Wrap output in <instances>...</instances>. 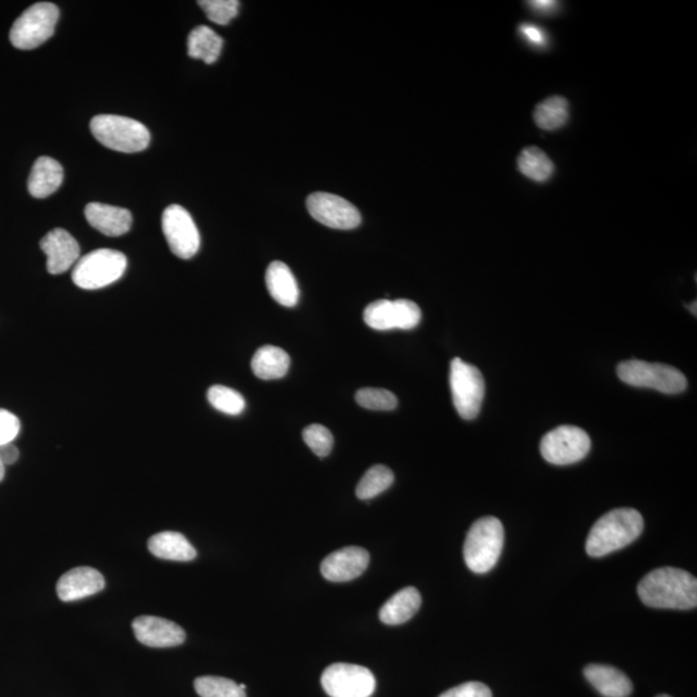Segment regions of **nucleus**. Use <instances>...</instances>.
Masks as SVG:
<instances>
[{
	"mask_svg": "<svg viewBox=\"0 0 697 697\" xmlns=\"http://www.w3.org/2000/svg\"><path fill=\"white\" fill-rule=\"evenodd\" d=\"M638 596L648 607L692 610L697 606V580L681 568H656L638 584Z\"/></svg>",
	"mask_w": 697,
	"mask_h": 697,
	"instance_id": "f257e3e1",
	"label": "nucleus"
},
{
	"mask_svg": "<svg viewBox=\"0 0 697 697\" xmlns=\"http://www.w3.org/2000/svg\"><path fill=\"white\" fill-rule=\"evenodd\" d=\"M643 526L645 522L638 510H611L599 518L590 530L586 540V553L590 557L601 558L623 549L641 536Z\"/></svg>",
	"mask_w": 697,
	"mask_h": 697,
	"instance_id": "f03ea898",
	"label": "nucleus"
},
{
	"mask_svg": "<svg viewBox=\"0 0 697 697\" xmlns=\"http://www.w3.org/2000/svg\"><path fill=\"white\" fill-rule=\"evenodd\" d=\"M504 526L495 517L478 519L470 527L464 544L466 566L475 574H486L499 562L504 548Z\"/></svg>",
	"mask_w": 697,
	"mask_h": 697,
	"instance_id": "7ed1b4c3",
	"label": "nucleus"
},
{
	"mask_svg": "<svg viewBox=\"0 0 697 697\" xmlns=\"http://www.w3.org/2000/svg\"><path fill=\"white\" fill-rule=\"evenodd\" d=\"M91 131L100 144L114 152L139 153L150 144V132L144 124L119 115H97L91 121Z\"/></svg>",
	"mask_w": 697,
	"mask_h": 697,
	"instance_id": "20e7f679",
	"label": "nucleus"
},
{
	"mask_svg": "<svg viewBox=\"0 0 697 697\" xmlns=\"http://www.w3.org/2000/svg\"><path fill=\"white\" fill-rule=\"evenodd\" d=\"M617 376L625 384L664 394H679L687 388L686 376L678 368L663 363L629 359L617 366Z\"/></svg>",
	"mask_w": 697,
	"mask_h": 697,
	"instance_id": "39448f33",
	"label": "nucleus"
},
{
	"mask_svg": "<svg viewBox=\"0 0 697 697\" xmlns=\"http://www.w3.org/2000/svg\"><path fill=\"white\" fill-rule=\"evenodd\" d=\"M127 269V257L122 252L96 250L78 260L73 269V282L83 290H100L123 277Z\"/></svg>",
	"mask_w": 697,
	"mask_h": 697,
	"instance_id": "423d86ee",
	"label": "nucleus"
},
{
	"mask_svg": "<svg viewBox=\"0 0 697 697\" xmlns=\"http://www.w3.org/2000/svg\"><path fill=\"white\" fill-rule=\"evenodd\" d=\"M60 11L53 3H35L13 24L10 39L19 50H34L55 33Z\"/></svg>",
	"mask_w": 697,
	"mask_h": 697,
	"instance_id": "0eeeda50",
	"label": "nucleus"
},
{
	"mask_svg": "<svg viewBox=\"0 0 697 697\" xmlns=\"http://www.w3.org/2000/svg\"><path fill=\"white\" fill-rule=\"evenodd\" d=\"M450 386L457 414L464 420H473L481 412L486 383L482 372L473 364L455 358L451 362Z\"/></svg>",
	"mask_w": 697,
	"mask_h": 697,
	"instance_id": "6e6552de",
	"label": "nucleus"
},
{
	"mask_svg": "<svg viewBox=\"0 0 697 697\" xmlns=\"http://www.w3.org/2000/svg\"><path fill=\"white\" fill-rule=\"evenodd\" d=\"M590 447H592V441L589 434L571 425L553 429L541 439L540 443L541 455L553 465L579 463L589 454Z\"/></svg>",
	"mask_w": 697,
	"mask_h": 697,
	"instance_id": "1a4fd4ad",
	"label": "nucleus"
},
{
	"mask_svg": "<svg viewBox=\"0 0 697 697\" xmlns=\"http://www.w3.org/2000/svg\"><path fill=\"white\" fill-rule=\"evenodd\" d=\"M322 687L331 697H371L376 679L371 670L354 664H334L324 670Z\"/></svg>",
	"mask_w": 697,
	"mask_h": 697,
	"instance_id": "9d476101",
	"label": "nucleus"
},
{
	"mask_svg": "<svg viewBox=\"0 0 697 697\" xmlns=\"http://www.w3.org/2000/svg\"><path fill=\"white\" fill-rule=\"evenodd\" d=\"M421 309L414 301L377 300L364 309L363 319L376 331L412 330L421 322Z\"/></svg>",
	"mask_w": 697,
	"mask_h": 697,
	"instance_id": "9b49d317",
	"label": "nucleus"
},
{
	"mask_svg": "<svg viewBox=\"0 0 697 697\" xmlns=\"http://www.w3.org/2000/svg\"><path fill=\"white\" fill-rule=\"evenodd\" d=\"M162 229L173 255L192 259L201 247V235L193 217L179 204L167 207L162 216Z\"/></svg>",
	"mask_w": 697,
	"mask_h": 697,
	"instance_id": "f8f14e48",
	"label": "nucleus"
},
{
	"mask_svg": "<svg viewBox=\"0 0 697 697\" xmlns=\"http://www.w3.org/2000/svg\"><path fill=\"white\" fill-rule=\"evenodd\" d=\"M306 207L314 220L328 228L352 230L361 225L362 217L357 207L339 195L313 193L306 199Z\"/></svg>",
	"mask_w": 697,
	"mask_h": 697,
	"instance_id": "ddd939ff",
	"label": "nucleus"
},
{
	"mask_svg": "<svg viewBox=\"0 0 697 697\" xmlns=\"http://www.w3.org/2000/svg\"><path fill=\"white\" fill-rule=\"evenodd\" d=\"M370 565V554L359 546H346L323 559L321 572L332 583L357 579Z\"/></svg>",
	"mask_w": 697,
	"mask_h": 697,
	"instance_id": "4468645a",
	"label": "nucleus"
},
{
	"mask_svg": "<svg viewBox=\"0 0 697 697\" xmlns=\"http://www.w3.org/2000/svg\"><path fill=\"white\" fill-rule=\"evenodd\" d=\"M41 248L47 256L48 273L59 275L68 272L81 259V247L64 229H53L44 235Z\"/></svg>",
	"mask_w": 697,
	"mask_h": 697,
	"instance_id": "2eb2a0df",
	"label": "nucleus"
},
{
	"mask_svg": "<svg viewBox=\"0 0 697 697\" xmlns=\"http://www.w3.org/2000/svg\"><path fill=\"white\" fill-rule=\"evenodd\" d=\"M133 632L142 645L167 648L182 645L186 634L179 625L155 616H140L133 621Z\"/></svg>",
	"mask_w": 697,
	"mask_h": 697,
	"instance_id": "dca6fc26",
	"label": "nucleus"
},
{
	"mask_svg": "<svg viewBox=\"0 0 697 697\" xmlns=\"http://www.w3.org/2000/svg\"><path fill=\"white\" fill-rule=\"evenodd\" d=\"M104 588L101 572L92 567H75L60 577L56 592L62 602H74L95 596Z\"/></svg>",
	"mask_w": 697,
	"mask_h": 697,
	"instance_id": "f3484780",
	"label": "nucleus"
},
{
	"mask_svg": "<svg viewBox=\"0 0 697 697\" xmlns=\"http://www.w3.org/2000/svg\"><path fill=\"white\" fill-rule=\"evenodd\" d=\"M84 215L92 228L108 237H121L131 230L132 215L126 208L93 202L87 204Z\"/></svg>",
	"mask_w": 697,
	"mask_h": 697,
	"instance_id": "a211bd4d",
	"label": "nucleus"
},
{
	"mask_svg": "<svg viewBox=\"0 0 697 697\" xmlns=\"http://www.w3.org/2000/svg\"><path fill=\"white\" fill-rule=\"evenodd\" d=\"M584 676L605 697H628L632 694V682L616 668L592 664L584 669Z\"/></svg>",
	"mask_w": 697,
	"mask_h": 697,
	"instance_id": "6ab92c4d",
	"label": "nucleus"
},
{
	"mask_svg": "<svg viewBox=\"0 0 697 697\" xmlns=\"http://www.w3.org/2000/svg\"><path fill=\"white\" fill-rule=\"evenodd\" d=\"M266 287L278 304L292 308L299 303L300 291L291 269L282 261H273L265 274Z\"/></svg>",
	"mask_w": 697,
	"mask_h": 697,
	"instance_id": "aec40b11",
	"label": "nucleus"
},
{
	"mask_svg": "<svg viewBox=\"0 0 697 697\" xmlns=\"http://www.w3.org/2000/svg\"><path fill=\"white\" fill-rule=\"evenodd\" d=\"M64 180V170L59 162L50 157H41L31 168L28 188L34 198L50 197L60 188Z\"/></svg>",
	"mask_w": 697,
	"mask_h": 697,
	"instance_id": "412c9836",
	"label": "nucleus"
},
{
	"mask_svg": "<svg viewBox=\"0 0 697 697\" xmlns=\"http://www.w3.org/2000/svg\"><path fill=\"white\" fill-rule=\"evenodd\" d=\"M421 607V594L414 586L399 590L380 610V620L386 625L407 623Z\"/></svg>",
	"mask_w": 697,
	"mask_h": 697,
	"instance_id": "4be33fe9",
	"label": "nucleus"
},
{
	"mask_svg": "<svg viewBox=\"0 0 697 697\" xmlns=\"http://www.w3.org/2000/svg\"><path fill=\"white\" fill-rule=\"evenodd\" d=\"M150 553L167 561L189 562L197 557V550L179 532L166 531L154 535L148 543Z\"/></svg>",
	"mask_w": 697,
	"mask_h": 697,
	"instance_id": "5701e85b",
	"label": "nucleus"
},
{
	"mask_svg": "<svg viewBox=\"0 0 697 697\" xmlns=\"http://www.w3.org/2000/svg\"><path fill=\"white\" fill-rule=\"evenodd\" d=\"M290 355L278 346L265 345L253 355L252 372L261 380H277L290 370Z\"/></svg>",
	"mask_w": 697,
	"mask_h": 697,
	"instance_id": "b1692460",
	"label": "nucleus"
},
{
	"mask_svg": "<svg viewBox=\"0 0 697 697\" xmlns=\"http://www.w3.org/2000/svg\"><path fill=\"white\" fill-rule=\"evenodd\" d=\"M224 41L208 26H197L188 38V53L192 59L202 60L211 65L216 62L223 51Z\"/></svg>",
	"mask_w": 697,
	"mask_h": 697,
	"instance_id": "393cba45",
	"label": "nucleus"
},
{
	"mask_svg": "<svg viewBox=\"0 0 697 697\" xmlns=\"http://www.w3.org/2000/svg\"><path fill=\"white\" fill-rule=\"evenodd\" d=\"M570 117L565 97L553 96L536 106L534 119L541 130L554 131L565 126Z\"/></svg>",
	"mask_w": 697,
	"mask_h": 697,
	"instance_id": "a878e982",
	"label": "nucleus"
},
{
	"mask_svg": "<svg viewBox=\"0 0 697 697\" xmlns=\"http://www.w3.org/2000/svg\"><path fill=\"white\" fill-rule=\"evenodd\" d=\"M519 171L528 179L544 182L552 177L554 164L548 155L539 148H527L518 158Z\"/></svg>",
	"mask_w": 697,
	"mask_h": 697,
	"instance_id": "bb28decb",
	"label": "nucleus"
},
{
	"mask_svg": "<svg viewBox=\"0 0 697 697\" xmlns=\"http://www.w3.org/2000/svg\"><path fill=\"white\" fill-rule=\"evenodd\" d=\"M393 482L394 474L388 466L375 465L363 475V478L358 483L357 490H355V494L361 500L374 499V497L388 490L393 485Z\"/></svg>",
	"mask_w": 697,
	"mask_h": 697,
	"instance_id": "cd10ccee",
	"label": "nucleus"
},
{
	"mask_svg": "<svg viewBox=\"0 0 697 697\" xmlns=\"http://www.w3.org/2000/svg\"><path fill=\"white\" fill-rule=\"evenodd\" d=\"M208 402L215 410L223 412L225 415H241L246 408V399L237 390L228 386L215 385L208 389Z\"/></svg>",
	"mask_w": 697,
	"mask_h": 697,
	"instance_id": "c85d7f7f",
	"label": "nucleus"
},
{
	"mask_svg": "<svg viewBox=\"0 0 697 697\" xmlns=\"http://www.w3.org/2000/svg\"><path fill=\"white\" fill-rule=\"evenodd\" d=\"M194 687L201 697H247L238 683L228 678L199 677L195 679Z\"/></svg>",
	"mask_w": 697,
	"mask_h": 697,
	"instance_id": "c756f323",
	"label": "nucleus"
},
{
	"mask_svg": "<svg viewBox=\"0 0 697 697\" xmlns=\"http://www.w3.org/2000/svg\"><path fill=\"white\" fill-rule=\"evenodd\" d=\"M358 405L372 411H392L398 406V398L386 389L363 388L355 394Z\"/></svg>",
	"mask_w": 697,
	"mask_h": 697,
	"instance_id": "7c9ffc66",
	"label": "nucleus"
},
{
	"mask_svg": "<svg viewBox=\"0 0 697 697\" xmlns=\"http://www.w3.org/2000/svg\"><path fill=\"white\" fill-rule=\"evenodd\" d=\"M198 4L206 12L208 20L217 25H228L237 17L241 6L238 0H201Z\"/></svg>",
	"mask_w": 697,
	"mask_h": 697,
	"instance_id": "2f4dec72",
	"label": "nucleus"
},
{
	"mask_svg": "<svg viewBox=\"0 0 697 697\" xmlns=\"http://www.w3.org/2000/svg\"><path fill=\"white\" fill-rule=\"evenodd\" d=\"M303 438L306 446L319 457L330 455L334 447V435L323 425H309L304 429Z\"/></svg>",
	"mask_w": 697,
	"mask_h": 697,
	"instance_id": "473e14b6",
	"label": "nucleus"
},
{
	"mask_svg": "<svg viewBox=\"0 0 697 697\" xmlns=\"http://www.w3.org/2000/svg\"><path fill=\"white\" fill-rule=\"evenodd\" d=\"M20 420L10 411L0 410V446L12 443L19 435Z\"/></svg>",
	"mask_w": 697,
	"mask_h": 697,
	"instance_id": "72a5a7b5",
	"label": "nucleus"
},
{
	"mask_svg": "<svg viewBox=\"0 0 697 697\" xmlns=\"http://www.w3.org/2000/svg\"><path fill=\"white\" fill-rule=\"evenodd\" d=\"M439 697H492V692L481 682H466L443 692Z\"/></svg>",
	"mask_w": 697,
	"mask_h": 697,
	"instance_id": "f704fd0d",
	"label": "nucleus"
},
{
	"mask_svg": "<svg viewBox=\"0 0 697 697\" xmlns=\"http://www.w3.org/2000/svg\"><path fill=\"white\" fill-rule=\"evenodd\" d=\"M519 31H521L526 41L534 44V46L544 47L546 43H548V37H546L545 31L539 28V26L526 24L522 25Z\"/></svg>",
	"mask_w": 697,
	"mask_h": 697,
	"instance_id": "c9c22d12",
	"label": "nucleus"
},
{
	"mask_svg": "<svg viewBox=\"0 0 697 697\" xmlns=\"http://www.w3.org/2000/svg\"><path fill=\"white\" fill-rule=\"evenodd\" d=\"M20 451L13 443H7V445L0 446V460L3 461L4 465H13L19 460Z\"/></svg>",
	"mask_w": 697,
	"mask_h": 697,
	"instance_id": "e433bc0d",
	"label": "nucleus"
},
{
	"mask_svg": "<svg viewBox=\"0 0 697 697\" xmlns=\"http://www.w3.org/2000/svg\"><path fill=\"white\" fill-rule=\"evenodd\" d=\"M530 4L532 8L541 13H549L557 8V3L550 2V0H539V2H530Z\"/></svg>",
	"mask_w": 697,
	"mask_h": 697,
	"instance_id": "4c0bfd02",
	"label": "nucleus"
},
{
	"mask_svg": "<svg viewBox=\"0 0 697 697\" xmlns=\"http://www.w3.org/2000/svg\"><path fill=\"white\" fill-rule=\"evenodd\" d=\"M4 477H6V465L0 460V482L3 481Z\"/></svg>",
	"mask_w": 697,
	"mask_h": 697,
	"instance_id": "58836bf2",
	"label": "nucleus"
},
{
	"mask_svg": "<svg viewBox=\"0 0 697 697\" xmlns=\"http://www.w3.org/2000/svg\"><path fill=\"white\" fill-rule=\"evenodd\" d=\"M688 309H690L691 312L696 315V303L688 305Z\"/></svg>",
	"mask_w": 697,
	"mask_h": 697,
	"instance_id": "ea45409f",
	"label": "nucleus"
},
{
	"mask_svg": "<svg viewBox=\"0 0 697 697\" xmlns=\"http://www.w3.org/2000/svg\"><path fill=\"white\" fill-rule=\"evenodd\" d=\"M657 697H672V696H669V695H659V696H657Z\"/></svg>",
	"mask_w": 697,
	"mask_h": 697,
	"instance_id": "a19ab883",
	"label": "nucleus"
}]
</instances>
